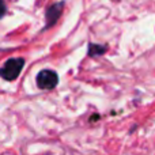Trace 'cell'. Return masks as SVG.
I'll use <instances>...</instances> for the list:
<instances>
[{
    "label": "cell",
    "instance_id": "cell-3",
    "mask_svg": "<svg viewBox=\"0 0 155 155\" xmlns=\"http://www.w3.org/2000/svg\"><path fill=\"white\" fill-rule=\"evenodd\" d=\"M63 8H64V3H63V2L54 3V4H52L51 7H48L46 14H45V19H46L45 29L52 27L57 21H59L60 15H61V12H63Z\"/></svg>",
    "mask_w": 155,
    "mask_h": 155
},
{
    "label": "cell",
    "instance_id": "cell-4",
    "mask_svg": "<svg viewBox=\"0 0 155 155\" xmlns=\"http://www.w3.org/2000/svg\"><path fill=\"white\" fill-rule=\"evenodd\" d=\"M107 48L105 45H98V44H90L88 45V56L95 57V56H102L104 53H106Z\"/></svg>",
    "mask_w": 155,
    "mask_h": 155
},
{
    "label": "cell",
    "instance_id": "cell-2",
    "mask_svg": "<svg viewBox=\"0 0 155 155\" xmlns=\"http://www.w3.org/2000/svg\"><path fill=\"white\" fill-rule=\"evenodd\" d=\"M59 83V75L52 70H42L37 75V86L42 90H52Z\"/></svg>",
    "mask_w": 155,
    "mask_h": 155
},
{
    "label": "cell",
    "instance_id": "cell-1",
    "mask_svg": "<svg viewBox=\"0 0 155 155\" xmlns=\"http://www.w3.org/2000/svg\"><path fill=\"white\" fill-rule=\"evenodd\" d=\"M23 67H25V59H22V57H11L2 67L0 75H2V78L4 80L12 82V80L18 79L19 74H21Z\"/></svg>",
    "mask_w": 155,
    "mask_h": 155
}]
</instances>
